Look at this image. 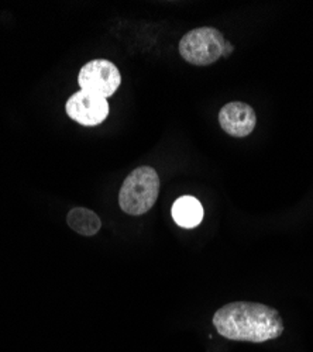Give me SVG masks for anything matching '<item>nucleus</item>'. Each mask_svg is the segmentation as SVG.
Here are the masks:
<instances>
[{
  "label": "nucleus",
  "instance_id": "1",
  "mask_svg": "<svg viewBox=\"0 0 313 352\" xmlns=\"http://www.w3.org/2000/svg\"><path fill=\"white\" fill-rule=\"evenodd\" d=\"M212 321L222 337L255 344L275 340L285 329L277 309L252 302L224 305L215 313Z\"/></svg>",
  "mask_w": 313,
  "mask_h": 352
},
{
  "label": "nucleus",
  "instance_id": "2",
  "mask_svg": "<svg viewBox=\"0 0 313 352\" xmlns=\"http://www.w3.org/2000/svg\"><path fill=\"white\" fill-rule=\"evenodd\" d=\"M160 195L158 173L151 166H140L125 179L119 192L120 209L130 216H141L154 208Z\"/></svg>",
  "mask_w": 313,
  "mask_h": 352
},
{
  "label": "nucleus",
  "instance_id": "3",
  "mask_svg": "<svg viewBox=\"0 0 313 352\" xmlns=\"http://www.w3.org/2000/svg\"><path fill=\"white\" fill-rule=\"evenodd\" d=\"M226 38L213 27H197L188 32L178 44L180 55L196 67H208L223 56Z\"/></svg>",
  "mask_w": 313,
  "mask_h": 352
},
{
  "label": "nucleus",
  "instance_id": "4",
  "mask_svg": "<svg viewBox=\"0 0 313 352\" xmlns=\"http://www.w3.org/2000/svg\"><path fill=\"white\" fill-rule=\"evenodd\" d=\"M80 91L110 98L115 95L122 83V75L118 67L107 60H94L85 64L78 75Z\"/></svg>",
  "mask_w": 313,
  "mask_h": 352
},
{
  "label": "nucleus",
  "instance_id": "5",
  "mask_svg": "<svg viewBox=\"0 0 313 352\" xmlns=\"http://www.w3.org/2000/svg\"><path fill=\"white\" fill-rule=\"evenodd\" d=\"M65 111L71 120L85 127L102 124L109 116V103L105 98L79 91L74 94L65 104Z\"/></svg>",
  "mask_w": 313,
  "mask_h": 352
},
{
  "label": "nucleus",
  "instance_id": "6",
  "mask_svg": "<svg viewBox=\"0 0 313 352\" xmlns=\"http://www.w3.org/2000/svg\"><path fill=\"white\" fill-rule=\"evenodd\" d=\"M219 123L224 133L235 138H244L257 126V114L247 103L230 102L220 109Z\"/></svg>",
  "mask_w": 313,
  "mask_h": 352
},
{
  "label": "nucleus",
  "instance_id": "7",
  "mask_svg": "<svg viewBox=\"0 0 313 352\" xmlns=\"http://www.w3.org/2000/svg\"><path fill=\"white\" fill-rule=\"evenodd\" d=\"M174 221L182 228H193L201 224L204 219V208L201 201L193 196H182L175 200L171 210Z\"/></svg>",
  "mask_w": 313,
  "mask_h": 352
},
{
  "label": "nucleus",
  "instance_id": "8",
  "mask_svg": "<svg viewBox=\"0 0 313 352\" xmlns=\"http://www.w3.org/2000/svg\"><path fill=\"white\" fill-rule=\"evenodd\" d=\"M67 224L71 230L85 237H92L99 232L102 227L100 217L85 208H75L67 216Z\"/></svg>",
  "mask_w": 313,
  "mask_h": 352
},
{
  "label": "nucleus",
  "instance_id": "9",
  "mask_svg": "<svg viewBox=\"0 0 313 352\" xmlns=\"http://www.w3.org/2000/svg\"><path fill=\"white\" fill-rule=\"evenodd\" d=\"M233 50H235V47L229 43V41H227L226 40V44H224V51H223V56L224 58H227V56H229L232 52H233Z\"/></svg>",
  "mask_w": 313,
  "mask_h": 352
}]
</instances>
